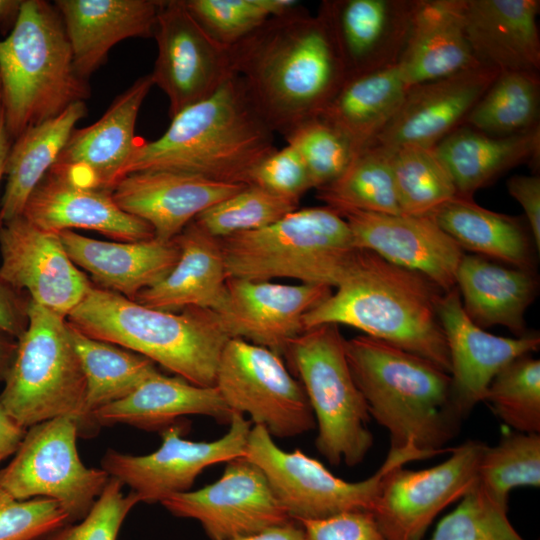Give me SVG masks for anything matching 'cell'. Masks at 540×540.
Listing matches in <instances>:
<instances>
[{"label":"cell","instance_id":"50","mask_svg":"<svg viewBox=\"0 0 540 540\" xmlns=\"http://www.w3.org/2000/svg\"><path fill=\"white\" fill-rule=\"evenodd\" d=\"M305 540H387L369 511H350L298 522Z\"/></svg>","mask_w":540,"mask_h":540},{"label":"cell","instance_id":"44","mask_svg":"<svg viewBox=\"0 0 540 540\" xmlns=\"http://www.w3.org/2000/svg\"><path fill=\"white\" fill-rule=\"evenodd\" d=\"M185 3L204 30L228 49L267 19L300 6L295 0H185Z\"/></svg>","mask_w":540,"mask_h":540},{"label":"cell","instance_id":"29","mask_svg":"<svg viewBox=\"0 0 540 540\" xmlns=\"http://www.w3.org/2000/svg\"><path fill=\"white\" fill-rule=\"evenodd\" d=\"M174 239L180 250L176 264L133 301L169 312L189 307L215 310L223 299L228 278L220 239L194 220Z\"/></svg>","mask_w":540,"mask_h":540},{"label":"cell","instance_id":"45","mask_svg":"<svg viewBox=\"0 0 540 540\" xmlns=\"http://www.w3.org/2000/svg\"><path fill=\"white\" fill-rule=\"evenodd\" d=\"M507 511L476 483L438 523L429 540H525L510 523Z\"/></svg>","mask_w":540,"mask_h":540},{"label":"cell","instance_id":"22","mask_svg":"<svg viewBox=\"0 0 540 540\" xmlns=\"http://www.w3.org/2000/svg\"><path fill=\"white\" fill-rule=\"evenodd\" d=\"M498 74L478 63L450 76L409 87L400 108L370 146L389 150L403 146L434 147L466 118Z\"/></svg>","mask_w":540,"mask_h":540},{"label":"cell","instance_id":"3","mask_svg":"<svg viewBox=\"0 0 540 540\" xmlns=\"http://www.w3.org/2000/svg\"><path fill=\"white\" fill-rule=\"evenodd\" d=\"M275 149L274 132L232 74L213 95L172 117L159 138L138 140L120 179L167 170L249 185L254 168Z\"/></svg>","mask_w":540,"mask_h":540},{"label":"cell","instance_id":"36","mask_svg":"<svg viewBox=\"0 0 540 540\" xmlns=\"http://www.w3.org/2000/svg\"><path fill=\"white\" fill-rule=\"evenodd\" d=\"M431 216L464 250L530 270V242L521 223L508 215L481 207L472 198L456 196Z\"/></svg>","mask_w":540,"mask_h":540},{"label":"cell","instance_id":"39","mask_svg":"<svg viewBox=\"0 0 540 540\" xmlns=\"http://www.w3.org/2000/svg\"><path fill=\"white\" fill-rule=\"evenodd\" d=\"M538 104L536 73H499L465 120L472 129L487 135H513L538 126Z\"/></svg>","mask_w":540,"mask_h":540},{"label":"cell","instance_id":"9","mask_svg":"<svg viewBox=\"0 0 540 540\" xmlns=\"http://www.w3.org/2000/svg\"><path fill=\"white\" fill-rule=\"evenodd\" d=\"M339 326L304 330L288 346L286 357L306 393L318 428L316 448L332 465L360 464L373 444L367 403L345 354Z\"/></svg>","mask_w":540,"mask_h":540},{"label":"cell","instance_id":"27","mask_svg":"<svg viewBox=\"0 0 540 540\" xmlns=\"http://www.w3.org/2000/svg\"><path fill=\"white\" fill-rule=\"evenodd\" d=\"M58 234L70 259L90 274L94 286L130 300L162 279L180 254L175 239L123 242L97 240L73 230Z\"/></svg>","mask_w":540,"mask_h":540},{"label":"cell","instance_id":"58","mask_svg":"<svg viewBox=\"0 0 540 540\" xmlns=\"http://www.w3.org/2000/svg\"><path fill=\"white\" fill-rule=\"evenodd\" d=\"M0 105H1V84H0Z\"/></svg>","mask_w":540,"mask_h":540},{"label":"cell","instance_id":"5","mask_svg":"<svg viewBox=\"0 0 540 540\" xmlns=\"http://www.w3.org/2000/svg\"><path fill=\"white\" fill-rule=\"evenodd\" d=\"M66 320L84 334L136 352L199 386H215L229 337L211 309H152L92 285Z\"/></svg>","mask_w":540,"mask_h":540},{"label":"cell","instance_id":"13","mask_svg":"<svg viewBox=\"0 0 540 540\" xmlns=\"http://www.w3.org/2000/svg\"><path fill=\"white\" fill-rule=\"evenodd\" d=\"M185 425L177 421L161 430L160 447L149 454L131 455L108 449L101 468L123 486L130 487L141 502L156 503L190 491L197 476L207 467L243 456L251 421L232 413L226 434L214 441L183 438Z\"/></svg>","mask_w":540,"mask_h":540},{"label":"cell","instance_id":"19","mask_svg":"<svg viewBox=\"0 0 540 540\" xmlns=\"http://www.w3.org/2000/svg\"><path fill=\"white\" fill-rule=\"evenodd\" d=\"M153 86L151 74L139 77L96 122L75 128L47 173L79 187L112 191L138 142L136 121Z\"/></svg>","mask_w":540,"mask_h":540},{"label":"cell","instance_id":"26","mask_svg":"<svg viewBox=\"0 0 540 540\" xmlns=\"http://www.w3.org/2000/svg\"><path fill=\"white\" fill-rule=\"evenodd\" d=\"M161 0H56L74 65L88 79L113 46L135 37H152Z\"/></svg>","mask_w":540,"mask_h":540},{"label":"cell","instance_id":"15","mask_svg":"<svg viewBox=\"0 0 540 540\" xmlns=\"http://www.w3.org/2000/svg\"><path fill=\"white\" fill-rule=\"evenodd\" d=\"M153 37V84L168 97L169 117L213 95L233 74L229 49L215 41L185 0H161Z\"/></svg>","mask_w":540,"mask_h":540},{"label":"cell","instance_id":"47","mask_svg":"<svg viewBox=\"0 0 540 540\" xmlns=\"http://www.w3.org/2000/svg\"><path fill=\"white\" fill-rule=\"evenodd\" d=\"M67 524L68 516L55 500H17L0 488V540H46Z\"/></svg>","mask_w":540,"mask_h":540},{"label":"cell","instance_id":"51","mask_svg":"<svg viewBox=\"0 0 540 540\" xmlns=\"http://www.w3.org/2000/svg\"><path fill=\"white\" fill-rule=\"evenodd\" d=\"M30 298L0 277V330L18 340L28 326Z\"/></svg>","mask_w":540,"mask_h":540},{"label":"cell","instance_id":"54","mask_svg":"<svg viewBox=\"0 0 540 540\" xmlns=\"http://www.w3.org/2000/svg\"><path fill=\"white\" fill-rule=\"evenodd\" d=\"M228 540H305V533L302 526L292 520L254 534Z\"/></svg>","mask_w":540,"mask_h":540},{"label":"cell","instance_id":"23","mask_svg":"<svg viewBox=\"0 0 540 540\" xmlns=\"http://www.w3.org/2000/svg\"><path fill=\"white\" fill-rule=\"evenodd\" d=\"M244 186L183 172L146 170L119 179L112 197L123 211L148 223L155 238L171 241L201 212Z\"/></svg>","mask_w":540,"mask_h":540},{"label":"cell","instance_id":"17","mask_svg":"<svg viewBox=\"0 0 540 540\" xmlns=\"http://www.w3.org/2000/svg\"><path fill=\"white\" fill-rule=\"evenodd\" d=\"M0 277L30 300L67 318L92 286L73 263L56 232L43 230L25 217L0 229Z\"/></svg>","mask_w":540,"mask_h":540},{"label":"cell","instance_id":"34","mask_svg":"<svg viewBox=\"0 0 540 540\" xmlns=\"http://www.w3.org/2000/svg\"><path fill=\"white\" fill-rule=\"evenodd\" d=\"M433 148L449 172L458 196L472 198L474 192L502 172L538 156L539 126L508 136H491L462 127Z\"/></svg>","mask_w":540,"mask_h":540},{"label":"cell","instance_id":"11","mask_svg":"<svg viewBox=\"0 0 540 540\" xmlns=\"http://www.w3.org/2000/svg\"><path fill=\"white\" fill-rule=\"evenodd\" d=\"M78 425L69 416L27 428L11 462L0 469V488L17 500L53 499L68 516L81 521L110 476L86 467L77 450Z\"/></svg>","mask_w":540,"mask_h":540},{"label":"cell","instance_id":"42","mask_svg":"<svg viewBox=\"0 0 540 540\" xmlns=\"http://www.w3.org/2000/svg\"><path fill=\"white\" fill-rule=\"evenodd\" d=\"M484 401L520 433L540 432V361L528 355L506 365L491 381Z\"/></svg>","mask_w":540,"mask_h":540},{"label":"cell","instance_id":"56","mask_svg":"<svg viewBox=\"0 0 540 540\" xmlns=\"http://www.w3.org/2000/svg\"><path fill=\"white\" fill-rule=\"evenodd\" d=\"M12 141L7 133L3 110L0 105V183L3 175H5L6 161L8 153L11 147ZM4 222L1 215V205H0V229L2 228Z\"/></svg>","mask_w":540,"mask_h":540},{"label":"cell","instance_id":"48","mask_svg":"<svg viewBox=\"0 0 540 540\" xmlns=\"http://www.w3.org/2000/svg\"><path fill=\"white\" fill-rule=\"evenodd\" d=\"M122 487L118 479L110 477L81 521L65 525L46 540H117L126 516L141 502L133 491L124 495Z\"/></svg>","mask_w":540,"mask_h":540},{"label":"cell","instance_id":"4","mask_svg":"<svg viewBox=\"0 0 540 540\" xmlns=\"http://www.w3.org/2000/svg\"><path fill=\"white\" fill-rule=\"evenodd\" d=\"M345 354L369 415L390 435L389 451L415 447L432 456L457 433L462 417L450 374L434 363L361 334L345 339Z\"/></svg>","mask_w":540,"mask_h":540},{"label":"cell","instance_id":"37","mask_svg":"<svg viewBox=\"0 0 540 540\" xmlns=\"http://www.w3.org/2000/svg\"><path fill=\"white\" fill-rule=\"evenodd\" d=\"M69 334L86 379V414L124 399L160 371L150 359L121 346L94 339L69 323ZM101 427V426H100Z\"/></svg>","mask_w":540,"mask_h":540},{"label":"cell","instance_id":"31","mask_svg":"<svg viewBox=\"0 0 540 540\" xmlns=\"http://www.w3.org/2000/svg\"><path fill=\"white\" fill-rule=\"evenodd\" d=\"M408 89L397 63L352 75L318 118L348 142L355 156L372 144L396 114Z\"/></svg>","mask_w":540,"mask_h":540},{"label":"cell","instance_id":"12","mask_svg":"<svg viewBox=\"0 0 540 540\" xmlns=\"http://www.w3.org/2000/svg\"><path fill=\"white\" fill-rule=\"evenodd\" d=\"M215 387L228 408L250 416L272 437L290 438L315 428L301 383L275 352L230 338L221 353Z\"/></svg>","mask_w":540,"mask_h":540},{"label":"cell","instance_id":"1","mask_svg":"<svg viewBox=\"0 0 540 540\" xmlns=\"http://www.w3.org/2000/svg\"><path fill=\"white\" fill-rule=\"evenodd\" d=\"M231 71L274 133L318 118L346 79L327 14L297 7L229 48Z\"/></svg>","mask_w":540,"mask_h":540},{"label":"cell","instance_id":"16","mask_svg":"<svg viewBox=\"0 0 540 540\" xmlns=\"http://www.w3.org/2000/svg\"><path fill=\"white\" fill-rule=\"evenodd\" d=\"M226 463L214 483L169 496L161 505L176 517L198 521L210 540L234 539L292 521L255 463L244 455Z\"/></svg>","mask_w":540,"mask_h":540},{"label":"cell","instance_id":"18","mask_svg":"<svg viewBox=\"0 0 540 540\" xmlns=\"http://www.w3.org/2000/svg\"><path fill=\"white\" fill-rule=\"evenodd\" d=\"M331 293L326 285L227 278L223 299L213 311L229 339L245 340L282 357L304 331V315Z\"/></svg>","mask_w":540,"mask_h":540},{"label":"cell","instance_id":"8","mask_svg":"<svg viewBox=\"0 0 540 540\" xmlns=\"http://www.w3.org/2000/svg\"><path fill=\"white\" fill-rule=\"evenodd\" d=\"M28 317L0 393L1 405L25 429L69 416L80 437L95 436L100 426L86 414V379L66 318L31 300Z\"/></svg>","mask_w":540,"mask_h":540},{"label":"cell","instance_id":"32","mask_svg":"<svg viewBox=\"0 0 540 540\" xmlns=\"http://www.w3.org/2000/svg\"><path fill=\"white\" fill-rule=\"evenodd\" d=\"M456 288L465 313L480 328L504 326L518 336L526 334L524 314L536 290L530 270L464 254L456 272Z\"/></svg>","mask_w":540,"mask_h":540},{"label":"cell","instance_id":"7","mask_svg":"<svg viewBox=\"0 0 540 540\" xmlns=\"http://www.w3.org/2000/svg\"><path fill=\"white\" fill-rule=\"evenodd\" d=\"M228 278H289L336 287L357 252L346 220L324 205L220 239Z\"/></svg>","mask_w":540,"mask_h":540},{"label":"cell","instance_id":"28","mask_svg":"<svg viewBox=\"0 0 540 540\" xmlns=\"http://www.w3.org/2000/svg\"><path fill=\"white\" fill-rule=\"evenodd\" d=\"M538 12L536 0H466L465 30L476 60L499 73H536Z\"/></svg>","mask_w":540,"mask_h":540},{"label":"cell","instance_id":"14","mask_svg":"<svg viewBox=\"0 0 540 540\" xmlns=\"http://www.w3.org/2000/svg\"><path fill=\"white\" fill-rule=\"evenodd\" d=\"M485 446L469 440L451 448L450 457L434 467L390 471L371 511L384 537L422 540L437 515L476 485Z\"/></svg>","mask_w":540,"mask_h":540},{"label":"cell","instance_id":"41","mask_svg":"<svg viewBox=\"0 0 540 540\" xmlns=\"http://www.w3.org/2000/svg\"><path fill=\"white\" fill-rule=\"evenodd\" d=\"M477 486L505 507L512 489L539 487V434L517 432L505 436L493 447L486 445L478 467Z\"/></svg>","mask_w":540,"mask_h":540},{"label":"cell","instance_id":"38","mask_svg":"<svg viewBox=\"0 0 540 540\" xmlns=\"http://www.w3.org/2000/svg\"><path fill=\"white\" fill-rule=\"evenodd\" d=\"M316 197L339 214L350 210L402 214L391 151L380 146H369L360 151L335 181L317 189Z\"/></svg>","mask_w":540,"mask_h":540},{"label":"cell","instance_id":"25","mask_svg":"<svg viewBox=\"0 0 540 540\" xmlns=\"http://www.w3.org/2000/svg\"><path fill=\"white\" fill-rule=\"evenodd\" d=\"M466 0L421 1L412 5L397 66L408 87L437 80L479 62L465 30Z\"/></svg>","mask_w":540,"mask_h":540},{"label":"cell","instance_id":"6","mask_svg":"<svg viewBox=\"0 0 540 540\" xmlns=\"http://www.w3.org/2000/svg\"><path fill=\"white\" fill-rule=\"evenodd\" d=\"M1 107L13 142L25 130L60 115L91 95L76 71L61 15L44 0H22L0 40Z\"/></svg>","mask_w":540,"mask_h":540},{"label":"cell","instance_id":"53","mask_svg":"<svg viewBox=\"0 0 540 540\" xmlns=\"http://www.w3.org/2000/svg\"><path fill=\"white\" fill-rule=\"evenodd\" d=\"M26 430L7 414L0 403V463L14 455Z\"/></svg>","mask_w":540,"mask_h":540},{"label":"cell","instance_id":"40","mask_svg":"<svg viewBox=\"0 0 540 540\" xmlns=\"http://www.w3.org/2000/svg\"><path fill=\"white\" fill-rule=\"evenodd\" d=\"M390 151L402 214L430 215L458 196L449 172L433 147L403 146Z\"/></svg>","mask_w":540,"mask_h":540},{"label":"cell","instance_id":"35","mask_svg":"<svg viewBox=\"0 0 540 540\" xmlns=\"http://www.w3.org/2000/svg\"><path fill=\"white\" fill-rule=\"evenodd\" d=\"M86 113L85 102L75 103L60 115L28 128L12 142L6 161L5 191L0 201L4 223L22 216L31 193Z\"/></svg>","mask_w":540,"mask_h":540},{"label":"cell","instance_id":"24","mask_svg":"<svg viewBox=\"0 0 540 540\" xmlns=\"http://www.w3.org/2000/svg\"><path fill=\"white\" fill-rule=\"evenodd\" d=\"M23 217L51 232L87 229L114 241L154 238L152 227L123 211L112 191L84 188L47 173L28 198Z\"/></svg>","mask_w":540,"mask_h":540},{"label":"cell","instance_id":"49","mask_svg":"<svg viewBox=\"0 0 540 540\" xmlns=\"http://www.w3.org/2000/svg\"><path fill=\"white\" fill-rule=\"evenodd\" d=\"M250 184L296 202L312 189L302 158L289 145L276 148L263 158L252 171Z\"/></svg>","mask_w":540,"mask_h":540},{"label":"cell","instance_id":"10","mask_svg":"<svg viewBox=\"0 0 540 540\" xmlns=\"http://www.w3.org/2000/svg\"><path fill=\"white\" fill-rule=\"evenodd\" d=\"M244 456L263 471L276 498L296 522L324 519L350 511L371 512L390 471L410 461L433 457L412 446L389 451L372 476L348 482L299 449L282 450L260 425L251 428Z\"/></svg>","mask_w":540,"mask_h":540},{"label":"cell","instance_id":"52","mask_svg":"<svg viewBox=\"0 0 540 540\" xmlns=\"http://www.w3.org/2000/svg\"><path fill=\"white\" fill-rule=\"evenodd\" d=\"M510 195L522 206L534 239L540 249V179L538 176L516 175L507 182Z\"/></svg>","mask_w":540,"mask_h":540},{"label":"cell","instance_id":"57","mask_svg":"<svg viewBox=\"0 0 540 540\" xmlns=\"http://www.w3.org/2000/svg\"><path fill=\"white\" fill-rule=\"evenodd\" d=\"M21 4L22 0H0V27L12 28Z\"/></svg>","mask_w":540,"mask_h":540},{"label":"cell","instance_id":"2","mask_svg":"<svg viewBox=\"0 0 540 540\" xmlns=\"http://www.w3.org/2000/svg\"><path fill=\"white\" fill-rule=\"evenodd\" d=\"M336 291L303 317L304 330L346 325L434 363L450 374L437 302L443 291L422 274L358 249Z\"/></svg>","mask_w":540,"mask_h":540},{"label":"cell","instance_id":"43","mask_svg":"<svg viewBox=\"0 0 540 540\" xmlns=\"http://www.w3.org/2000/svg\"><path fill=\"white\" fill-rule=\"evenodd\" d=\"M298 204L249 184L201 212L194 222L210 235L221 239L271 225L296 210Z\"/></svg>","mask_w":540,"mask_h":540},{"label":"cell","instance_id":"21","mask_svg":"<svg viewBox=\"0 0 540 540\" xmlns=\"http://www.w3.org/2000/svg\"><path fill=\"white\" fill-rule=\"evenodd\" d=\"M437 314L449 351L453 403L462 418L484 401L491 381L506 365L540 346L538 334L501 337L474 324L457 288L441 294Z\"/></svg>","mask_w":540,"mask_h":540},{"label":"cell","instance_id":"20","mask_svg":"<svg viewBox=\"0 0 540 540\" xmlns=\"http://www.w3.org/2000/svg\"><path fill=\"white\" fill-rule=\"evenodd\" d=\"M357 249L418 272L443 292L456 288L464 250L429 216L391 215L359 210L340 213Z\"/></svg>","mask_w":540,"mask_h":540},{"label":"cell","instance_id":"55","mask_svg":"<svg viewBox=\"0 0 540 540\" xmlns=\"http://www.w3.org/2000/svg\"><path fill=\"white\" fill-rule=\"evenodd\" d=\"M17 340L0 330V382H4L12 366Z\"/></svg>","mask_w":540,"mask_h":540},{"label":"cell","instance_id":"46","mask_svg":"<svg viewBox=\"0 0 540 540\" xmlns=\"http://www.w3.org/2000/svg\"><path fill=\"white\" fill-rule=\"evenodd\" d=\"M284 138L302 158L312 189L335 181L354 157L348 142L319 118L301 124Z\"/></svg>","mask_w":540,"mask_h":540},{"label":"cell","instance_id":"33","mask_svg":"<svg viewBox=\"0 0 540 540\" xmlns=\"http://www.w3.org/2000/svg\"><path fill=\"white\" fill-rule=\"evenodd\" d=\"M321 5L347 77L386 66L384 47L392 39L405 42L412 5L407 10H398V4L385 0L325 1Z\"/></svg>","mask_w":540,"mask_h":540},{"label":"cell","instance_id":"30","mask_svg":"<svg viewBox=\"0 0 540 540\" xmlns=\"http://www.w3.org/2000/svg\"><path fill=\"white\" fill-rule=\"evenodd\" d=\"M232 413L215 386L203 387L159 372L124 399L95 411L93 417L100 426L127 424L161 431L186 415L208 416L229 425Z\"/></svg>","mask_w":540,"mask_h":540}]
</instances>
